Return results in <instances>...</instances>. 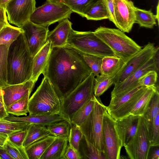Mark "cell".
Returning a JSON list of instances; mask_svg holds the SVG:
<instances>
[{
  "instance_id": "1",
  "label": "cell",
  "mask_w": 159,
  "mask_h": 159,
  "mask_svg": "<svg viewBox=\"0 0 159 159\" xmlns=\"http://www.w3.org/2000/svg\"><path fill=\"white\" fill-rule=\"evenodd\" d=\"M92 72L81 52L66 44L52 47L42 74L62 101Z\"/></svg>"
},
{
  "instance_id": "2",
  "label": "cell",
  "mask_w": 159,
  "mask_h": 159,
  "mask_svg": "<svg viewBox=\"0 0 159 159\" xmlns=\"http://www.w3.org/2000/svg\"><path fill=\"white\" fill-rule=\"evenodd\" d=\"M33 57L29 51L23 32L8 48L7 57L8 85L21 84L30 80Z\"/></svg>"
},
{
  "instance_id": "3",
  "label": "cell",
  "mask_w": 159,
  "mask_h": 159,
  "mask_svg": "<svg viewBox=\"0 0 159 159\" xmlns=\"http://www.w3.org/2000/svg\"><path fill=\"white\" fill-rule=\"evenodd\" d=\"M62 100L48 79L44 77L40 85L29 98V115L60 114Z\"/></svg>"
},
{
  "instance_id": "4",
  "label": "cell",
  "mask_w": 159,
  "mask_h": 159,
  "mask_svg": "<svg viewBox=\"0 0 159 159\" xmlns=\"http://www.w3.org/2000/svg\"><path fill=\"white\" fill-rule=\"evenodd\" d=\"M95 34L106 44L115 55L125 62L139 52L142 47L119 29L100 26Z\"/></svg>"
},
{
  "instance_id": "5",
  "label": "cell",
  "mask_w": 159,
  "mask_h": 159,
  "mask_svg": "<svg viewBox=\"0 0 159 159\" xmlns=\"http://www.w3.org/2000/svg\"><path fill=\"white\" fill-rule=\"evenodd\" d=\"M81 52L102 58L114 55L111 49L94 34V31L72 30L67 44Z\"/></svg>"
},
{
  "instance_id": "6",
  "label": "cell",
  "mask_w": 159,
  "mask_h": 159,
  "mask_svg": "<svg viewBox=\"0 0 159 159\" xmlns=\"http://www.w3.org/2000/svg\"><path fill=\"white\" fill-rule=\"evenodd\" d=\"M106 106L99 97L92 111L80 127L86 139L99 150L104 152L103 137V118Z\"/></svg>"
},
{
  "instance_id": "7",
  "label": "cell",
  "mask_w": 159,
  "mask_h": 159,
  "mask_svg": "<svg viewBox=\"0 0 159 159\" xmlns=\"http://www.w3.org/2000/svg\"><path fill=\"white\" fill-rule=\"evenodd\" d=\"M94 78L92 72L62 100L60 114L67 120L93 97Z\"/></svg>"
},
{
  "instance_id": "8",
  "label": "cell",
  "mask_w": 159,
  "mask_h": 159,
  "mask_svg": "<svg viewBox=\"0 0 159 159\" xmlns=\"http://www.w3.org/2000/svg\"><path fill=\"white\" fill-rule=\"evenodd\" d=\"M72 12L69 7L62 3L46 1L41 6L36 8L30 20L35 24L48 28L56 22L70 19Z\"/></svg>"
},
{
  "instance_id": "9",
  "label": "cell",
  "mask_w": 159,
  "mask_h": 159,
  "mask_svg": "<svg viewBox=\"0 0 159 159\" xmlns=\"http://www.w3.org/2000/svg\"><path fill=\"white\" fill-rule=\"evenodd\" d=\"M158 51V48L156 47L154 43H148L139 52L124 62L118 72L113 78V84L123 82L143 66Z\"/></svg>"
},
{
  "instance_id": "10",
  "label": "cell",
  "mask_w": 159,
  "mask_h": 159,
  "mask_svg": "<svg viewBox=\"0 0 159 159\" xmlns=\"http://www.w3.org/2000/svg\"><path fill=\"white\" fill-rule=\"evenodd\" d=\"M103 137L106 159H119L122 147L117 131L116 120L108 113L107 108L103 118Z\"/></svg>"
},
{
  "instance_id": "11",
  "label": "cell",
  "mask_w": 159,
  "mask_h": 159,
  "mask_svg": "<svg viewBox=\"0 0 159 159\" xmlns=\"http://www.w3.org/2000/svg\"><path fill=\"white\" fill-rule=\"evenodd\" d=\"M150 146L147 127L142 116L135 134L124 147L129 158L147 159Z\"/></svg>"
},
{
  "instance_id": "12",
  "label": "cell",
  "mask_w": 159,
  "mask_h": 159,
  "mask_svg": "<svg viewBox=\"0 0 159 159\" xmlns=\"http://www.w3.org/2000/svg\"><path fill=\"white\" fill-rule=\"evenodd\" d=\"M35 5V0H11L5 7L8 23L20 28L30 20Z\"/></svg>"
},
{
  "instance_id": "13",
  "label": "cell",
  "mask_w": 159,
  "mask_h": 159,
  "mask_svg": "<svg viewBox=\"0 0 159 159\" xmlns=\"http://www.w3.org/2000/svg\"><path fill=\"white\" fill-rule=\"evenodd\" d=\"M158 52L150 58L143 66L135 71L123 82L115 85L111 92V96L118 95L131 90L139 86V80L149 71L159 70Z\"/></svg>"
},
{
  "instance_id": "14",
  "label": "cell",
  "mask_w": 159,
  "mask_h": 159,
  "mask_svg": "<svg viewBox=\"0 0 159 159\" xmlns=\"http://www.w3.org/2000/svg\"><path fill=\"white\" fill-rule=\"evenodd\" d=\"M20 28L23 31L29 51L34 57L47 42L48 28L35 24L29 20Z\"/></svg>"
},
{
  "instance_id": "15",
  "label": "cell",
  "mask_w": 159,
  "mask_h": 159,
  "mask_svg": "<svg viewBox=\"0 0 159 159\" xmlns=\"http://www.w3.org/2000/svg\"><path fill=\"white\" fill-rule=\"evenodd\" d=\"M116 27L124 32L129 33L135 23L133 2L129 0H113Z\"/></svg>"
},
{
  "instance_id": "16",
  "label": "cell",
  "mask_w": 159,
  "mask_h": 159,
  "mask_svg": "<svg viewBox=\"0 0 159 159\" xmlns=\"http://www.w3.org/2000/svg\"><path fill=\"white\" fill-rule=\"evenodd\" d=\"M140 116L129 114L116 120L117 131L122 147L126 145L135 134Z\"/></svg>"
},
{
  "instance_id": "17",
  "label": "cell",
  "mask_w": 159,
  "mask_h": 159,
  "mask_svg": "<svg viewBox=\"0 0 159 159\" xmlns=\"http://www.w3.org/2000/svg\"><path fill=\"white\" fill-rule=\"evenodd\" d=\"M35 82L30 80L22 83L9 85L2 88L6 108L28 93H31Z\"/></svg>"
},
{
  "instance_id": "18",
  "label": "cell",
  "mask_w": 159,
  "mask_h": 159,
  "mask_svg": "<svg viewBox=\"0 0 159 159\" xmlns=\"http://www.w3.org/2000/svg\"><path fill=\"white\" fill-rule=\"evenodd\" d=\"M72 23L66 19L59 22L57 26L49 32L46 41H50L52 47H61L67 44L70 34L72 30Z\"/></svg>"
},
{
  "instance_id": "19",
  "label": "cell",
  "mask_w": 159,
  "mask_h": 159,
  "mask_svg": "<svg viewBox=\"0 0 159 159\" xmlns=\"http://www.w3.org/2000/svg\"><path fill=\"white\" fill-rule=\"evenodd\" d=\"M52 47L47 41L45 45L33 57L32 76L30 80L36 83L42 74L48 61Z\"/></svg>"
},
{
  "instance_id": "20",
  "label": "cell",
  "mask_w": 159,
  "mask_h": 159,
  "mask_svg": "<svg viewBox=\"0 0 159 159\" xmlns=\"http://www.w3.org/2000/svg\"><path fill=\"white\" fill-rule=\"evenodd\" d=\"M3 119L9 121L27 122L45 126L57 122L67 120L60 114L51 115H29L22 117H16L11 115H9Z\"/></svg>"
},
{
  "instance_id": "21",
  "label": "cell",
  "mask_w": 159,
  "mask_h": 159,
  "mask_svg": "<svg viewBox=\"0 0 159 159\" xmlns=\"http://www.w3.org/2000/svg\"><path fill=\"white\" fill-rule=\"evenodd\" d=\"M83 17L94 20L108 19L109 15L104 0H93L85 7Z\"/></svg>"
},
{
  "instance_id": "22",
  "label": "cell",
  "mask_w": 159,
  "mask_h": 159,
  "mask_svg": "<svg viewBox=\"0 0 159 159\" xmlns=\"http://www.w3.org/2000/svg\"><path fill=\"white\" fill-rule=\"evenodd\" d=\"M149 87L139 86L130 91L111 96L110 103L106 107L108 113L114 111L131 100L138 94L143 92Z\"/></svg>"
},
{
  "instance_id": "23",
  "label": "cell",
  "mask_w": 159,
  "mask_h": 159,
  "mask_svg": "<svg viewBox=\"0 0 159 159\" xmlns=\"http://www.w3.org/2000/svg\"><path fill=\"white\" fill-rule=\"evenodd\" d=\"M57 137L49 135L25 148L28 159H40L47 148Z\"/></svg>"
},
{
  "instance_id": "24",
  "label": "cell",
  "mask_w": 159,
  "mask_h": 159,
  "mask_svg": "<svg viewBox=\"0 0 159 159\" xmlns=\"http://www.w3.org/2000/svg\"><path fill=\"white\" fill-rule=\"evenodd\" d=\"M68 139L57 137L49 145L40 159H63Z\"/></svg>"
},
{
  "instance_id": "25",
  "label": "cell",
  "mask_w": 159,
  "mask_h": 159,
  "mask_svg": "<svg viewBox=\"0 0 159 159\" xmlns=\"http://www.w3.org/2000/svg\"><path fill=\"white\" fill-rule=\"evenodd\" d=\"M124 62L120 58L115 55L104 57L102 58L100 74L113 77L118 72Z\"/></svg>"
},
{
  "instance_id": "26",
  "label": "cell",
  "mask_w": 159,
  "mask_h": 159,
  "mask_svg": "<svg viewBox=\"0 0 159 159\" xmlns=\"http://www.w3.org/2000/svg\"><path fill=\"white\" fill-rule=\"evenodd\" d=\"M78 151L81 159H106L104 152L89 142L84 135L80 141Z\"/></svg>"
},
{
  "instance_id": "27",
  "label": "cell",
  "mask_w": 159,
  "mask_h": 159,
  "mask_svg": "<svg viewBox=\"0 0 159 159\" xmlns=\"http://www.w3.org/2000/svg\"><path fill=\"white\" fill-rule=\"evenodd\" d=\"M49 135L52 134L45 126L31 124L27 129L23 146L25 148L34 142Z\"/></svg>"
},
{
  "instance_id": "28",
  "label": "cell",
  "mask_w": 159,
  "mask_h": 159,
  "mask_svg": "<svg viewBox=\"0 0 159 159\" xmlns=\"http://www.w3.org/2000/svg\"><path fill=\"white\" fill-rule=\"evenodd\" d=\"M159 113V93L156 90L153 94L142 116L147 128L152 126L153 121Z\"/></svg>"
},
{
  "instance_id": "29",
  "label": "cell",
  "mask_w": 159,
  "mask_h": 159,
  "mask_svg": "<svg viewBox=\"0 0 159 159\" xmlns=\"http://www.w3.org/2000/svg\"><path fill=\"white\" fill-rule=\"evenodd\" d=\"M96 97L94 95L73 114L70 120L72 124L80 126L85 121L93 108Z\"/></svg>"
},
{
  "instance_id": "30",
  "label": "cell",
  "mask_w": 159,
  "mask_h": 159,
  "mask_svg": "<svg viewBox=\"0 0 159 159\" xmlns=\"http://www.w3.org/2000/svg\"><path fill=\"white\" fill-rule=\"evenodd\" d=\"M134 11L135 23L139 24L140 26L152 29L156 25V16L151 10H146L135 7Z\"/></svg>"
},
{
  "instance_id": "31",
  "label": "cell",
  "mask_w": 159,
  "mask_h": 159,
  "mask_svg": "<svg viewBox=\"0 0 159 159\" xmlns=\"http://www.w3.org/2000/svg\"><path fill=\"white\" fill-rule=\"evenodd\" d=\"M23 32L21 28L11 25L9 24L5 25L0 30V45H4L9 48Z\"/></svg>"
},
{
  "instance_id": "32",
  "label": "cell",
  "mask_w": 159,
  "mask_h": 159,
  "mask_svg": "<svg viewBox=\"0 0 159 159\" xmlns=\"http://www.w3.org/2000/svg\"><path fill=\"white\" fill-rule=\"evenodd\" d=\"M158 87L155 86L149 87L137 102L130 114L143 116L153 94Z\"/></svg>"
},
{
  "instance_id": "33",
  "label": "cell",
  "mask_w": 159,
  "mask_h": 159,
  "mask_svg": "<svg viewBox=\"0 0 159 159\" xmlns=\"http://www.w3.org/2000/svg\"><path fill=\"white\" fill-rule=\"evenodd\" d=\"M71 124L69 121L65 120L51 124L47 127L52 135L68 139Z\"/></svg>"
},
{
  "instance_id": "34",
  "label": "cell",
  "mask_w": 159,
  "mask_h": 159,
  "mask_svg": "<svg viewBox=\"0 0 159 159\" xmlns=\"http://www.w3.org/2000/svg\"><path fill=\"white\" fill-rule=\"evenodd\" d=\"M30 93L27 94L7 107V112L9 114L17 116H26L29 112L28 104Z\"/></svg>"
},
{
  "instance_id": "35",
  "label": "cell",
  "mask_w": 159,
  "mask_h": 159,
  "mask_svg": "<svg viewBox=\"0 0 159 159\" xmlns=\"http://www.w3.org/2000/svg\"><path fill=\"white\" fill-rule=\"evenodd\" d=\"M9 48L0 45V88L8 85L7 82V57Z\"/></svg>"
},
{
  "instance_id": "36",
  "label": "cell",
  "mask_w": 159,
  "mask_h": 159,
  "mask_svg": "<svg viewBox=\"0 0 159 159\" xmlns=\"http://www.w3.org/2000/svg\"><path fill=\"white\" fill-rule=\"evenodd\" d=\"M31 124L24 122H13L0 119V132L9 135L18 131L27 129Z\"/></svg>"
},
{
  "instance_id": "37",
  "label": "cell",
  "mask_w": 159,
  "mask_h": 159,
  "mask_svg": "<svg viewBox=\"0 0 159 159\" xmlns=\"http://www.w3.org/2000/svg\"><path fill=\"white\" fill-rule=\"evenodd\" d=\"M96 77L94 80L93 93L95 96L99 97L113 84V77L101 74Z\"/></svg>"
},
{
  "instance_id": "38",
  "label": "cell",
  "mask_w": 159,
  "mask_h": 159,
  "mask_svg": "<svg viewBox=\"0 0 159 159\" xmlns=\"http://www.w3.org/2000/svg\"><path fill=\"white\" fill-rule=\"evenodd\" d=\"M3 147L13 159H28L24 147L15 144L8 139Z\"/></svg>"
},
{
  "instance_id": "39",
  "label": "cell",
  "mask_w": 159,
  "mask_h": 159,
  "mask_svg": "<svg viewBox=\"0 0 159 159\" xmlns=\"http://www.w3.org/2000/svg\"><path fill=\"white\" fill-rule=\"evenodd\" d=\"M81 52L94 76L95 77L100 74L102 58L96 56Z\"/></svg>"
},
{
  "instance_id": "40",
  "label": "cell",
  "mask_w": 159,
  "mask_h": 159,
  "mask_svg": "<svg viewBox=\"0 0 159 159\" xmlns=\"http://www.w3.org/2000/svg\"><path fill=\"white\" fill-rule=\"evenodd\" d=\"M93 0H63L62 3L72 11L83 17V11L86 5Z\"/></svg>"
},
{
  "instance_id": "41",
  "label": "cell",
  "mask_w": 159,
  "mask_h": 159,
  "mask_svg": "<svg viewBox=\"0 0 159 159\" xmlns=\"http://www.w3.org/2000/svg\"><path fill=\"white\" fill-rule=\"evenodd\" d=\"M83 136V133L80 126L71 124L68 139V144L78 151L79 143Z\"/></svg>"
},
{
  "instance_id": "42",
  "label": "cell",
  "mask_w": 159,
  "mask_h": 159,
  "mask_svg": "<svg viewBox=\"0 0 159 159\" xmlns=\"http://www.w3.org/2000/svg\"><path fill=\"white\" fill-rule=\"evenodd\" d=\"M147 129L150 146H159V113L155 117L152 126Z\"/></svg>"
},
{
  "instance_id": "43",
  "label": "cell",
  "mask_w": 159,
  "mask_h": 159,
  "mask_svg": "<svg viewBox=\"0 0 159 159\" xmlns=\"http://www.w3.org/2000/svg\"><path fill=\"white\" fill-rule=\"evenodd\" d=\"M157 71L151 70L143 75L138 80V84L140 86L150 87L156 85L158 74Z\"/></svg>"
},
{
  "instance_id": "44",
  "label": "cell",
  "mask_w": 159,
  "mask_h": 159,
  "mask_svg": "<svg viewBox=\"0 0 159 159\" xmlns=\"http://www.w3.org/2000/svg\"><path fill=\"white\" fill-rule=\"evenodd\" d=\"M27 129L16 131L8 136V139L11 142L19 147H23Z\"/></svg>"
},
{
  "instance_id": "45",
  "label": "cell",
  "mask_w": 159,
  "mask_h": 159,
  "mask_svg": "<svg viewBox=\"0 0 159 159\" xmlns=\"http://www.w3.org/2000/svg\"><path fill=\"white\" fill-rule=\"evenodd\" d=\"M63 159H81V157L78 151L68 144L65 151Z\"/></svg>"
},
{
  "instance_id": "46",
  "label": "cell",
  "mask_w": 159,
  "mask_h": 159,
  "mask_svg": "<svg viewBox=\"0 0 159 159\" xmlns=\"http://www.w3.org/2000/svg\"><path fill=\"white\" fill-rule=\"evenodd\" d=\"M109 15L108 19L116 26L113 0H104Z\"/></svg>"
},
{
  "instance_id": "47",
  "label": "cell",
  "mask_w": 159,
  "mask_h": 159,
  "mask_svg": "<svg viewBox=\"0 0 159 159\" xmlns=\"http://www.w3.org/2000/svg\"><path fill=\"white\" fill-rule=\"evenodd\" d=\"M147 159H159V146H150Z\"/></svg>"
},
{
  "instance_id": "48",
  "label": "cell",
  "mask_w": 159,
  "mask_h": 159,
  "mask_svg": "<svg viewBox=\"0 0 159 159\" xmlns=\"http://www.w3.org/2000/svg\"><path fill=\"white\" fill-rule=\"evenodd\" d=\"M0 159H13L3 146L0 145Z\"/></svg>"
},
{
  "instance_id": "49",
  "label": "cell",
  "mask_w": 159,
  "mask_h": 159,
  "mask_svg": "<svg viewBox=\"0 0 159 159\" xmlns=\"http://www.w3.org/2000/svg\"><path fill=\"white\" fill-rule=\"evenodd\" d=\"M9 115L3 102L0 101V119H3Z\"/></svg>"
},
{
  "instance_id": "50",
  "label": "cell",
  "mask_w": 159,
  "mask_h": 159,
  "mask_svg": "<svg viewBox=\"0 0 159 159\" xmlns=\"http://www.w3.org/2000/svg\"><path fill=\"white\" fill-rule=\"evenodd\" d=\"M0 22L9 24L8 22L5 10L0 8Z\"/></svg>"
},
{
  "instance_id": "51",
  "label": "cell",
  "mask_w": 159,
  "mask_h": 159,
  "mask_svg": "<svg viewBox=\"0 0 159 159\" xmlns=\"http://www.w3.org/2000/svg\"><path fill=\"white\" fill-rule=\"evenodd\" d=\"M8 135L7 134L0 132V145L3 146L7 139Z\"/></svg>"
},
{
  "instance_id": "52",
  "label": "cell",
  "mask_w": 159,
  "mask_h": 159,
  "mask_svg": "<svg viewBox=\"0 0 159 159\" xmlns=\"http://www.w3.org/2000/svg\"><path fill=\"white\" fill-rule=\"evenodd\" d=\"M11 0H0V8L5 10L7 4Z\"/></svg>"
},
{
  "instance_id": "53",
  "label": "cell",
  "mask_w": 159,
  "mask_h": 159,
  "mask_svg": "<svg viewBox=\"0 0 159 159\" xmlns=\"http://www.w3.org/2000/svg\"><path fill=\"white\" fill-rule=\"evenodd\" d=\"M157 20L158 24L159 23V2H158L157 8V14L156 15Z\"/></svg>"
},
{
  "instance_id": "54",
  "label": "cell",
  "mask_w": 159,
  "mask_h": 159,
  "mask_svg": "<svg viewBox=\"0 0 159 159\" xmlns=\"http://www.w3.org/2000/svg\"><path fill=\"white\" fill-rule=\"evenodd\" d=\"M63 0H47V1L53 3H62Z\"/></svg>"
},
{
  "instance_id": "55",
  "label": "cell",
  "mask_w": 159,
  "mask_h": 159,
  "mask_svg": "<svg viewBox=\"0 0 159 159\" xmlns=\"http://www.w3.org/2000/svg\"><path fill=\"white\" fill-rule=\"evenodd\" d=\"M0 101L2 102H3L2 98V88H0Z\"/></svg>"
},
{
  "instance_id": "56",
  "label": "cell",
  "mask_w": 159,
  "mask_h": 159,
  "mask_svg": "<svg viewBox=\"0 0 159 159\" xmlns=\"http://www.w3.org/2000/svg\"><path fill=\"white\" fill-rule=\"evenodd\" d=\"M7 25L8 24H7L5 23L0 22V30L4 26Z\"/></svg>"
}]
</instances>
